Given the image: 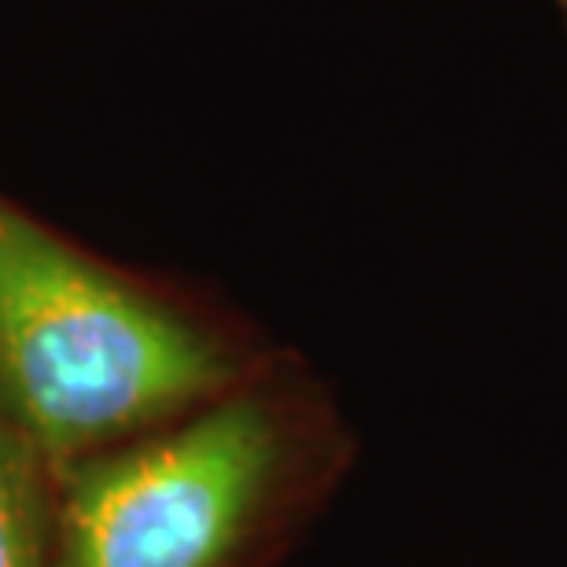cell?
Returning a JSON list of instances; mask_svg holds the SVG:
<instances>
[{"mask_svg": "<svg viewBox=\"0 0 567 567\" xmlns=\"http://www.w3.org/2000/svg\"><path fill=\"white\" fill-rule=\"evenodd\" d=\"M560 8H564V19H567V0H560Z\"/></svg>", "mask_w": 567, "mask_h": 567, "instance_id": "4", "label": "cell"}, {"mask_svg": "<svg viewBox=\"0 0 567 567\" xmlns=\"http://www.w3.org/2000/svg\"><path fill=\"white\" fill-rule=\"evenodd\" d=\"M0 567H52V472L0 416Z\"/></svg>", "mask_w": 567, "mask_h": 567, "instance_id": "3", "label": "cell"}, {"mask_svg": "<svg viewBox=\"0 0 567 567\" xmlns=\"http://www.w3.org/2000/svg\"><path fill=\"white\" fill-rule=\"evenodd\" d=\"M299 424L247 380L52 480V567H244L288 505Z\"/></svg>", "mask_w": 567, "mask_h": 567, "instance_id": "2", "label": "cell"}, {"mask_svg": "<svg viewBox=\"0 0 567 567\" xmlns=\"http://www.w3.org/2000/svg\"><path fill=\"white\" fill-rule=\"evenodd\" d=\"M247 380L210 324L0 196V416L52 480Z\"/></svg>", "mask_w": 567, "mask_h": 567, "instance_id": "1", "label": "cell"}]
</instances>
